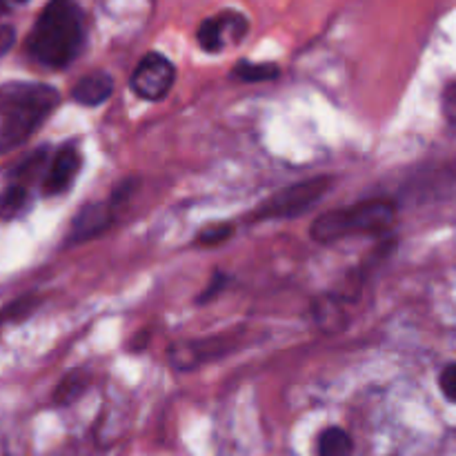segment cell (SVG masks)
<instances>
[{
    "mask_svg": "<svg viewBox=\"0 0 456 456\" xmlns=\"http://www.w3.org/2000/svg\"><path fill=\"white\" fill-rule=\"evenodd\" d=\"M29 205V190L25 183H12L7 190L0 194V218H16Z\"/></svg>",
    "mask_w": 456,
    "mask_h": 456,
    "instance_id": "cell-14",
    "label": "cell"
},
{
    "mask_svg": "<svg viewBox=\"0 0 456 456\" xmlns=\"http://www.w3.org/2000/svg\"><path fill=\"white\" fill-rule=\"evenodd\" d=\"M114 94V78L107 71H92V74L83 76L78 83L71 89V98L78 105L85 107H98Z\"/></svg>",
    "mask_w": 456,
    "mask_h": 456,
    "instance_id": "cell-10",
    "label": "cell"
},
{
    "mask_svg": "<svg viewBox=\"0 0 456 456\" xmlns=\"http://www.w3.org/2000/svg\"><path fill=\"white\" fill-rule=\"evenodd\" d=\"M444 110H445V116H448L450 123L456 127V87H450L448 92H445Z\"/></svg>",
    "mask_w": 456,
    "mask_h": 456,
    "instance_id": "cell-21",
    "label": "cell"
},
{
    "mask_svg": "<svg viewBox=\"0 0 456 456\" xmlns=\"http://www.w3.org/2000/svg\"><path fill=\"white\" fill-rule=\"evenodd\" d=\"M34 307H36V298H20V301H16L13 305H9L7 310L0 314V321H20V319H25V316L29 314Z\"/></svg>",
    "mask_w": 456,
    "mask_h": 456,
    "instance_id": "cell-18",
    "label": "cell"
},
{
    "mask_svg": "<svg viewBox=\"0 0 456 456\" xmlns=\"http://www.w3.org/2000/svg\"><path fill=\"white\" fill-rule=\"evenodd\" d=\"M114 205L107 200H98V203L83 205L78 209V214L74 216L69 227V234H67V245H80L94 240L96 236H101L102 232H107V227L114 221Z\"/></svg>",
    "mask_w": 456,
    "mask_h": 456,
    "instance_id": "cell-8",
    "label": "cell"
},
{
    "mask_svg": "<svg viewBox=\"0 0 456 456\" xmlns=\"http://www.w3.org/2000/svg\"><path fill=\"white\" fill-rule=\"evenodd\" d=\"M25 3H29V0H0V13L12 12L16 4H25Z\"/></svg>",
    "mask_w": 456,
    "mask_h": 456,
    "instance_id": "cell-23",
    "label": "cell"
},
{
    "mask_svg": "<svg viewBox=\"0 0 456 456\" xmlns=\"http://www.w3.org/2000/svg\"><path fill=\"white\" fill-rule=\"evenodd\" d=\"M89 377L83 372V370H74V372L65 374L61 383L56 386V392H53V403L56 405H69L74 403L76 399L85 395L87 390Z\"/></svg>",
    "mask_w": 456,
    "mask_h": 456,
    "instance_id": "cell-13",
    "label": "cell"
},
{
    "mask_svg": "<svg viewBox=\"0 0 456 456\" xmlns=\"http://www.w3.org/2000/svg\"><path fill=\"white\" fill-rule=\"evenodd\" d=\"M85 45L83 12L74 0H49L31 27L27 53L38 65L62 69L76 61Z\"/></svg>",
    "mask_w": 456,
    "mask_h": 456,
    "instance_id": "cell-1",
    "label": "cell"
},
{
    "mask_svg": "<svg viewBox=\"0 0 456 456\" xmlns=\"http://www.w3.org/2000/svg\"><path fill=\"white\" fill-rule=\"evenodd\" d=\"M61 102L56 87L45 83L0 85V154L16 150Z\"/></svg>",
    "mask_w": 456,
    "mask_h": 456,
    "instance_id": "cell-2",
    "label": "cell"
},
{
    "mask_svg": "<svg viewBox=\"0 0 456 456\" xmlns=\"http://www.w3.org/2000/svg\"><path fill=\"white\" fill-rule=\"evenodd\" d=\"M439 387L450 403H456V363L445 365V368L441 370Z\"/></svg>",
    "mask_w": 456,
    "mask_h": 456,
    "instance_id": "cell-17",
    "label": "cell"
},
{
    "mask_svg": "<svg viewBox=\"0 0 456 456\" xmlns=\"http://www.w3.org/2000/svg\"><path fill=\"white\" fill-rule=\"evenodd\" d=\"M227 283H230V276L223 274V272H216V274H214V279L209 281L208 289H205V292L199 297L200 305H205V303H209V301H212V298H216L218 294H221L223 289L227 288Z\"/></svg>",
    "mask_w": 456,
    "mask_h": 456,
    "instance_id": "cell-19",
    "label": "cell"
},
{
    "mask_svg": "<svg viewBox=\"0 0 456 456\" xmlns=\"http://www.w3.org/2000/svg\"><path fill=\"white\" fill-rule=\"evenodd\" d=\"M314 316H316V323L325 330V332H338L343 328L338 321L346 319L343 310L338 307L337 301L332 298H321V301L314 303Z\"/></svg>",
    "mask_w": 456,
    "mask_h": 456,
    "instance_id": "cell-15",
    "label": "cell"
},
{
    "mask_svg": "<svg viewBox=\"0 0 456 456\" xmlns=\"http://www.w3.org/2000/svg\"><path fill=\"white\" fill-rule=\"evenodd\" d=\"M13 43H16V31H13V27L0 25V56L7 53Z\"/></svg>",
    "mask_w": 456,
    "mask_h": 456,
    "instance_id": "cell-20",
    "label": "cell"
},
{
    "mask_svg": "<svg viewBox=\"0 0 456 456\" xmlns=\"http://www.w3.org/2000/svg\"><path fill=\"white\" fill-rule=\"evenodd\" d=\"M234 78L243 80V83H265V80H274L281 76V69L276 62H252V61H239L232 69Z\"/></svg>",
    "mask_w": 456,
    "mask_h": 456,
    "instance_id": "cell-12",
    "label": "cell"
},
{
    "mask_svg": "<svg viewBox=\"0 0 456 456\" xmlns=\"http://www.w3.org/2000/svg\"><path fill=\"white\" fill-rule=\"evenodd\" d=\"M223 352H227V347L218 337L208 338V341H181L169 347V363L178 372H190Z\"/></svg>",
    "mask_w": 456,
    "mask_h": 456,
    "instance_id": "cell-9",
    "label": "cell"
},
{
    "mask_svg": "<svg viewBox=\"0 0 456 456\" xmlns=\"http://www.w3.org/2000/svg\"><path fill=\"white\" fill-rule=\"evenodd\" d=\"M147 341H150V334L141 332V334H136V338H134V343L129 347H132L134 352H138V350H142V347L147 346Z\"/></svg>",
    "mask_w": 456,
    "mask_h": 456,
    "instance_id": "cell-22",
    "label": "cell"
},
{
    "mask_svg": "<svg viewBox=\"0 0 456 456\" xmlns=\"http://www.w3.org/2000/svg\"><path fill=\"white\" fill-rule=\"evenodd\" d=\"M80 165H83V156H80V150L76 147V142H65L62 147H58L52 163H49L47 174H45V196H58L69 190L74 185L76 176H78Z\"/></svg>",
    "mask_w": 456,
    "mask_h": 456,
    "instance_id": "cell-7",
    "label": "cell"
},
{
    "mask_svg": "<svg viewBox=\"0 0 456 456\" xmlns=\"http://www.w3.org/2000/svg\"><path fill=\"white\" fill-rule=\"evenodd\" d=\"M352 436L341 428H325L319 436V456H352Z\"/></svg>",
    "mask_w": 456,
    "mask_h": 456,
    "instance_id": "cell-11",
    "label": "cell"
},
{
    "mask_svg": "<svg viewBox=\"0 0 456 456\" xmlns=\"http://www.w3.org/2000/svg\"><path fill=\"white\" fill-rule=\"evenodd\" d=\"M332 176H314L307 181L294 183L285 190L276 191L272 199H267L261 208L254 209V221H281V218H297L319 205L332 190Z\"/></svg>",
    "mask_w": 456,
    "mask_h": 456,
    "instance_id": "cell-4",
    "label": "cell"
},
{
    "mask_svg": "<svg viewBox=\"0 0 456 456\" xmlns=\"http://www.w3.org/2000/svg\"><path fill=\"white\" fill-rule=\"evenodd\" d=\"M249 29V22L239 12H221L205 18L196 29V40L209 53H218L227 43H240Z\"/></svg>",
    "mask_w": 456,
    "mask_h": 456,
    "instance_id": "cell-6",
    "label": "cell"
},
{
    "mask_svg": "<svg viewBox=\"0 0 456 456\" xmlns=\"http://www.w3.org/2000/svg\"><path fill=\"white\" fill-rule=\"evenodd\" d=\"M174 80H176V67L172 65V61L165 58L163 53L150 52L136 65L129 85H132V92L138 98L156 102L167 96Z\"/></svg>",
    "mask_w": 456,
    "mask_h": 456,
    "instance_id": "cell-5",
    "label": "cell"
},
{
    "mask_svg": "<svg viewBox=\"0 0 456 456\" xmlns=\"http://www.w3.org/2000/svg\"><path fill=\"white\" fill-rule=\"evenodd\" d=\"M232 234H234V225L232 223H212V225H205L200 230L196 243L205 245V248H214V245H221L227 239H232Z\"/></svg>",
    "mask_w": 456,
    "mask_h": 456,
    "instance_id": "cell-16",
    "label": "cell"
},
{
    "mask_svg": "<svg viewBox=\"0 0 456 456\" xmlns=\"http://www.w3.org/2000/svg\"><path fill=\"white\" fill-rule=\"evenodd\" d=\"M396 221V208L387 199H370L347 208L325 212L312 223L310 234L319 243L350 239V236L386 234Z\"/></svg>",
    "mask_w": 456,
    "mask_h": 456,
    "instance_id": "cell-3",
    "label": "cell"
}]
</instances>
